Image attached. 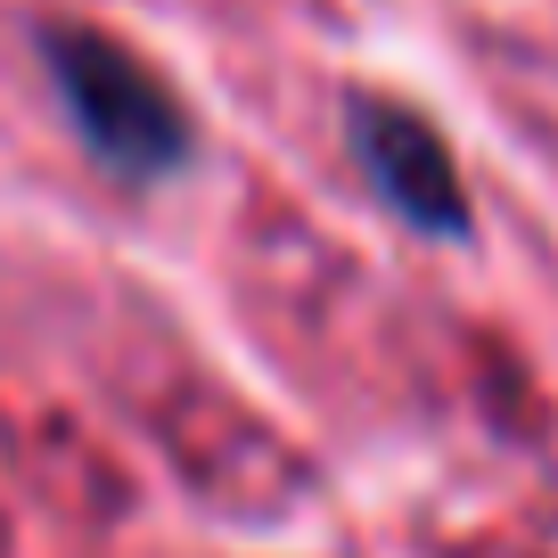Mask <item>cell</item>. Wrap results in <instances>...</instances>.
I'll return each mask as SVG.
<instances>
[{"mask_svg": "<svg viewBox=\"0 0 558 558\" xmlns=\"http://www.w3.org/2000/svg\"><path fill=\"white\" fill-rule=\"evenodd\" d=\"M41 58H50L58 90H66L74 123H83L90 157L116 165L132 181H157L190 157V123H181V99L140 66L123 41L90 34V25H50L41 34Z\"/></svg>", "mask_w": 558, "mask_h": 558, "instance_id": "1", "label": "cell"}, {"mask_svg": "<svg viewBox=\"0 0 558 558\" xmlns=\"http://www.w3.org/2000/svg\"><path fill=\"white\" fill-rule=\"evenodd\" d=\"M353 148H362L378 197L411 230H436V239H460V230H469V197H460L452 148L436 140L427 116H411V107H395V99H353Z\"/></svg>", "mask_w": 558, "mask_h": 558, "instance_id": "2", "label": "cell"}]
</instances>
